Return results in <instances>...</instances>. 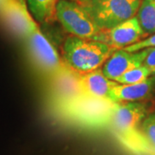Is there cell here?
Segmentation results:
<instances>
[{
    "label": "cell",
    "mask_w": 155,
    "mask_h": 155,
    "mask_svg": "<svg viewBox=\"0 0 155 155\" xmlns=\"http://www.w3.org/2000/svg\"><path fill=\"white\" fill-rule=\"evenodd\" d=\"M116 50L101 41L69 35L62 46V60L69 69L83 75L102 68Z\"/></svg>",
    "instance_id": "cell-1"
},
{
    "label": "cell",
    "mask_w": 155,
    "mask_h": 155,
    "mask_svg": "<svg viewBox=\"0 0 155 155\" xmlns=\"http://www.w3.org/2000/svg\"><path fill=\"white\" fill-rule=\"evenodd\" d=\"M116 104L108 98H95L82 95L53 108L56 115L67 122L84 127H102L110 125Z\"/></svg>",
    "instance_id": "cell-2"
},
{
    "label": "cell",
    "mask_w": 155,
    "mask_h": 155,
    "mask_svg": "<svg viewBox=\"0 0 155 155\" xmlns=\"http://www.w3.org/2000/svg\"><path fill=\"white\" fill-rule=\"evenodd\" d=\"M142 0H89L79 4L102 30L114 28L135 17Z\"/></svg>",
    "instance_id": "cell-3"
},
{
    "label": "cell",
    "mask_w": 155,
    "mask_h": 155,
    "mask_svg": "<svg viewBox=\"0 0 155 155\" xmlns=\"http://www.w3.org/2000/svg\"><path fill=\"white\" fill-rule=\"evenodd\" d=\"M146 114V107L141 104L134 102L117 104L110 125L119 136L134 147L140 150H145V147L150 148L141 133L137 130L138 125L145 119Z\"/></svg>",
    "instance_id": "cell-4"
},
{
    "label": "cell",
    "mask_w": 155,
    "mask_h": 155,
    "mask_svg": "<svg viewBox=\"0 0 155 155\" xmlns=\"http://www.w3.org/2000/svg\"><path fill=\"white\" fill-rule=\"evenodd\" d=\"M55 18L70 35L96 40L102 32L82 6L73 1L60 0L56 5Z\"/></svg>",
    "instance_id": "cell-5"
},
{
    "label": "cell",
    "mask_w": 155,
    "mask_h": 155,
    "mask_svg": "<svg viewBox=\"0 0 155 155\" xmlns=\"http://www.w3.org/2000/svg\"><path fill=\"white\" fill-rule=\"evenodd\" d=\"M25 41L35 64L48 77L67 67L54 47L40 29L36 21L32 24L31 30Z\"/></svg>",
    "instance_id": "cell-6"
},
{
    "label": "cell",
    "mask_w": 155,
    "mask_h": 155,
    "mask_svg": "<svg viewBox=\"0 0 155 155\" xmlns=\"http://www.w3.org/2000/svg\"><path fill=\"white\" fill-rule=\"evenodd\" d=\"M82 95L79 75L67 67L49 77L48 96L53 107L76 99Z\"/></svg>",
    "instance_id": "cell-7"
},
{
    "label": "cell",
    "mask_w": 155,
    "mask_h": 155,
    "mask_svg": "<svg viewBox=\"0 0 155 155\" xmlns=\"http://www.w3.org/2000/svg\"><path fill=\"white\" fill-rule=\"evenodd\" d=\"M35 20L24 0H11L0 10V22L14 36L25 41Z\"/></svg>",
    "instance_id": "cell-8"
},
{
    "label": "cell",
    "mask_w": 155,
    "mask_h": 155,
    "mask_svg": "<svg viewBox=\"0 0 155 155\" xmlns=\"http://www.w3.org/2000/svg\"><path fill=\"white\" fill-rule=\"evenodd\" d=\"M145 35L146 34L135 16L114 28L102 30L95 41L104 42L116 49H122L141 41Z\"/></svg>",
    "instance_id": "cell-9"
},
{
    "label": "cell",
    "mask_w": 155,
    "mask_h": 155,
    "mask_svg": "<svg viewBox=\"0 0 155 155\" xmlns=\"http://www.w3.org/2000/svg\"><path fill=\"white\" fill-rule=\"evenodd\" d=\"M148 48L138 52H127L124 49H116L102 67V72L109 79L115 81L125 72L142 66Z\"/></svg>",
    "instance_id": "cell-10"
},
{
    "label": "cell",
    "mask_w": 155,
    "mask_h": 155,
    "mask_svg": "<svg viewBox=\"0 0 155 155\" xmlns=\"http://www.w3.org/2000/svg\"><path fill=\"white\" fill-rule=\"evenodd\" d=\"M84 95L95 98H108L109 93L118 83L105 77L102 69L79 75Z\"/></svg>",
    "instance_id": "cell-11"
},
{
    "label": "cell",
    "mask_w": 155,
    "mask_h": 155,
    "mask_svg": "<svg viewBox=\"0 0 155 155\" xmlns=\"http://www.w3.org/2000/svg\"><path fill=\"white\" fill-rule=\"evenodd\" d=\"M154 83V78H149L144 82L134 84H118L110 91L109 99L116 104L131 103L142 99L151 92Z\"/></svg>",
    "instance_id": "cell-12"
},
{
    "label": "cell",
    "mask_w": 155,
    "mask_h": 155,
    "mask_svg": "<svg viewBox=\"0 0 155 155\" xmlns=\"http://www.w3.org/2000/svg\"><path fill=\"white\" fill-rule=\"evenodd\" d=\"M60 0H27L30 14L36 22L47 23L55 18L56 5Z\"/></svg>",
    "instance_id": "cell-13"
},
{
    "label": "cell",
    "mask_w": 155,
    "mask_h": 155,
    "mask_svg": "<svg viewBox=\"0 0 155 155\" xmlns=\"http://www.w3.org/2000/svg\"><path fill=\"white\" fill-rule=\"evenodd\" d=\"M136 17L146 35L155 34V0H142Z\"/></svg>",
    "instance_id": "cell-14"
},
{
    "label": "cell",
    "mask_w": 155,
    "mask_h": 155,
    "mask_svg": "<svg viewBox=\"0 0 155 155\" xmlns=\"http://www.w3.org/2000/svg\"><path fill=\"white\" fill-rule=\"evenodd\" d=\"M151 72L144 66H140L131 69L130 71L125 72L121 77L116 78V83L120 84H134L146 81L149 78Z\"/></svg>",
    "instance_id": "cell-15"
},
{
    "label": "cell",
    "mask_w": 155,
    "mask_h": 155,
    "mask_svg": "<svg viewBox=\"0 0 155 155\" xmlns=\"http://www.w3.org/2000/svg\"><path fill=\"white\" fill-rule=\"evenodd\" d=\"M141 134L148 147L155 152V114L145 118L141 125Z\"/></svg>",
    "instance_id": "cell-16"
},
{
    "label": "cell",
    "mask_w": 155,
    "mask_h": 155,
    "mask_svg": "<svg viewBox=\"0 0 155 155\" xmlns=\"http://www.w3.org/2000/svg\"><path fill=\"white\" fill-rule=\"evenodd\" d=\"M155 48V34H153L149 37L142 39L138 42L133 45H130L122 49L126 50L127 52H138L140 50L146 49V48Z\"/></svg>",
    "instance_id": "cell-17"
},
{
    "label": "cell",
    "mask_w": 155,
    "mask_h": 155,
    "mask_svg": "<svg viewBox=\"0 0 155 155\" xmlns=\"http://www.w3.org/2000/svg\"><path fill=\"white\" fill-rule=\"evenodd\" d=\"M142 66L147 68L151 74L155 73V48H148V53L142 63Z\"/></svg>",
    "instance_id": "cell-18"
},
{
    "label": "cell",
    "mask_w": 155,
    "mask_h": 155,
    "mask_svg": "<svg viewBox=\"0 0 155 155\" xmlns=\"http://www.w3.org/2000/svg\"><path fill=\"white\" fill-rule=\"evenodd\" d=\"M11 0H0V10L4 7L5 5H6L9 2H11Z\"/></svg>",
    "instance_id": "cell-19"
},
{
    "label": "cell",
    "mask_w": 155,
    "mask_h": 155,
    "mask_svg": "<svg viewBox=\"0 0 155 155\" xmlns=\"http://www.w3.org/2000/svg\"><path fill=\"white\" fill-rule=\"evenodd\" d=\"M70 1H73V2H76L78 4H83V3H85L89 0H70Z\"/></svg>",
    "instance_id": "cell-20"
}]
</instances>
